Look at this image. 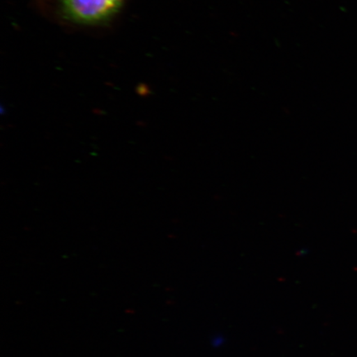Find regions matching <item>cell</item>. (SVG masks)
I'll return each mask as SVG.
<instances>
[{"mask_svg": "<svg viewBox=\"0 0 357 357\" xmlns=\"http://www.w3.org/2000/svg\"><path fill=\"white\" fill-rule=\"evenodd\" d=\"M125 0H60L62 15L80 25H95L108 21L123 6Z\"/></svg>", "mask_w": 357, "mask_h": 357, "instance_id": "obj_1", "label": "cell"}]
</instances>
